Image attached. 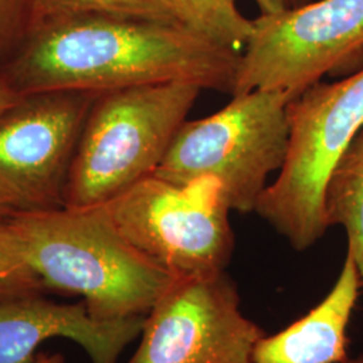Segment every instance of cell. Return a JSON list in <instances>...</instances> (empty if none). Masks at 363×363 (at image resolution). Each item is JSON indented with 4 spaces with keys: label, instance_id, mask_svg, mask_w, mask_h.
<instances>
[{
    "label": "cell",
    "instance_id": "5b68a950",
    "mask_svg": "<svg viewBox=\"0 0 363 363\" xmlns=\"http://www.w3.org/2000/svg\"><path fill=\"white\" fill-rule=\"evenodd\" d=\"M288 121L286 162L255 211L301 252L328 229L327 184L363 125V69L342 81H320L301 91L288 104Z\"/></svg>",
    "mask_w": 363,
    "mask_h": 363
},
{
    "label": "cell",
    "instance_id": "e0dca14e",
    "mask_svg": "<svg viewBox=\"0 0 363 363\" xmlns=\"http://www.w3.org/2000/svg\"><path fill=\"white\" fill-rule=\"evenodd\" d=\"M25 96L15 91L11 85L4 78L0 76V112L11 105L16 104Z\"/></svg>",
    "mask_w": 363,
    "mask_h": 363
},
{
    "label": "cell",
    "instance_id": "30bf717a",
    "mask_svg": "<svg viewBox=\"0 0 363 363\" xmlns=\"http://www.w3.org/2000/svg\"><path fill=\"white\" fill-rule=\"evenodd\" d=\"M147 316L101 322L85 303L61 304L46 296L0 301V363H40L38 347L52 337L78 343L91 363H117L143 331Z\"/></svg>",
    "mask_w": 363,
    "mask_h": 363
},
{
    "label": "cell",
    "instance_id": "7c38bea8",
    "mask_svg": "<svg viewBox=\"0 0 363 363\" xmlns=\"http://www.w3.org/2000/svg\"><path fill=\"white\" fill-rule=\"evenodd\" d=\"M327 226H342L347 253L355 261L363 289V125L343 152L325 189Z\"/></svg>",
    "mask_w": 363,
    "mask_h": 363
},
{
    "label": "cell",
    "instance_id": "4fadbf2b",
    "mask_svg": "<svg viewBox=\"0 0 363 363\" xmlns=\"http://www.w3.org/2000/svg\"><path fill=\"white\" fill-rule=\"evenodd\" d=\"M186 25L225 48L242 52L252 21L238 11L235 0H177Z\"/></svg>",
    "mask_w": 363,
    "mask_h": 363
},
{
    "label": "cell",
    "instance_id": "8fae6325",
    "mask_svg": "<svg viewBox=\"0 0 363 363\" xmlns=\"http://www.w3.org/2000/svg\"><path fill=\"white\" fill-rule=\"evenodd\" d=\"M361 289L355 261L346 252L342 271L328 295L295 323L259 339L253 363L347 362V328Z\"/></svg>",
    "mask_w": 363,
    "mask_h": 363
},
{
    "label": "cell",
    "instance_id": "7402d4cb",
    "mask_svg": "<svg viewBox=\"0 0 363 363\" xmlns=\"http://www.w3.org/2000/svg\"><path fill=\"white\" fill-rule=\"evenodd\" d=\"M346 363H363V354L359 355L358 358H354V359H349Z\"/></svg>",
    "mask_w": 363,
    "mask_h": 363
},
{
    "label": "cell",
    "instance_id": "277c9868",
    "mask_svg": "<svg viewBox=\"0 0 363 363\" xmlns=\"http://www.w3.org/2000/svg\"><path fill=\"white\" fill-rule=\"evenodd\" d=\"M232 97L211 116L186 120L154 175L179 186L216 182L230 210L252 213L286 162L292 96L257 89Z\"/></svg>",
    "mask_w": 363,
    "mask_h": 363
},
{
    "label": "cell",
    "instance_id": "7a4b0ae2",
    "mask_svg": "<svg viewBox=\"0 0 363 363\" xmlns=\"http://www.w3.org/2000/svg\"><path fill=\"white\" fill-rule=\"evenodd\" d=\"M1 222L52 294L82 296L96 320L147 316L177 279L120 233L106 205L22 208Z\"/></svg>",
    "mask_w": 363,
    "mask_h": 363
},
{
    "label": "cell",
    "instance_id": "3957f363",
    "mask_svg": "<svg viewBox=\"0 0 363 363\" xmlns=\"http://www.w3.org/2000/svg\"><path fill=\"white\" fill-rule=\"evenodd\" d=\"M202 91L171 81L100 93L69 169L64 206L105 205L152 177Z\"/></svg>",
    "mask_w": 363,
    "mask_h": 363
},
{
    "label": "cell",
    "instance_id": "6da1fadb",
    "mask_svg": "<svg viewBox=\"0 0 363 363\" xmlns=\"http://www.w3.org/2000/svg\"><path fill=\"white\" fill-rule=\"evenodd\" d=\"M240 54L186 26L64 13L38 21L0 76L23 96L100 94L171 81L232 94Z\"/></svg>",
    "mask_w": 363,
    "mask_h": 363
},
{
    "label": "cell",
    "instance_id": "d6986e66",
    "mask_svg": "<svg viewBox=\"0 0 363 363\" xmlns=\"http://www.w3.org/2000/svg\"><path fill=\"white\" fill-rule=\"evenodd\" d=\"M262 15H271L284 11L288 9V0H256Z\"/></svg>",
    "mask_w": 363,
    "mask_h": 363
},
{
    "label": "cell",
    "instance_id": "9a60e30c",
    "mask_svg": "<svg viewBox=\"0 0 363 363\" xmlns=\"http://www.w3.org/2000/svg\"><path fill=\"white\" fill-rule=\"evenodd\" d=\"M49 294L52 291L22 256L0 218V301Z\"/></svg>",
    "mask_w": 363,
    "mask_h": 363
},
{
    "label": "cell",
    "instance_id": "ba28073f",
    "mask_svg": "<svg viewBox=\"0 0 363 363\" xmlns=\"http://www.w3.org/2000/svg\"><path fill=\"white\" fill-rule=\"evenodd\" d=\"M240 303L226 271L177 277L147 315L130 363H253L267 334Z\"/></svg>",
    "mask_w": 363,
    "mask_h": 363
},
{
    "label": "cell",
    "instance_id": "52a82bcc",
    "mask_svg": "<svg viewBox=\"0 0 363 363\" xmlns=\"http://www.w3.org/2000/svg\"><path fill=\"white\" fill-rule=\"evenodd\" d=\"M363 54V0H319L259 15L240 54L234 94L286 91L295 99Z\"/></svg>",
    "mask_w": 363,
    "mask_h": 363
},
{
    "label": "cell",
    "instance_id": "ac0fdd59",
    "mask_svg": "<svg viewBox=\"0 0 363 363\" xmlns=\"http://www.w3.org/2000/svg\"><path fill=\"white\" fill-rule=\"evenodd\" d=\"M16 210H22L18 199L13 195L9 194L7 191H4L3 189H0V218H4L13 214Z\"/></svg>",
    "mask_w": 363,
    "mask_h": 363
},
{
    "label": "cell",
    "instance_id": "2e32d148",
    "mask_svg": "<svg viewBox=\"0 0 363 363\" xmlns=\"http://www.w3.org/2000/svg\"><path fill=\"white\" fill-rule=\"evenodd\" d=\"M38 22V0H0V69L23 46Z\"/></svg>",
    "mask_w": 363,
    "mask_h": 363
},
{
    "label": "cell",
    "instance_id": "9c48e42d",
    "mask_svg": "<svg viewBox=\"0 0 363 363\" xmlns=\"http://www.w3.org/2000/svg\"><path fill=\"white\" fill-rule=\"evenodd\" d=\"M96 93L27 94L0 112V189L22 208L64 206V190Z\"/></svg>",
    "mask_w": 363,
    "mask_h": 363
},
{
    "label": "cell",
    "instance_id": "8992f818",
    "mask_svg": "<svg viewBox=\"0 0 363 363\" xmlns=\"http://www.w3.org/2000/svg\"><path fill=\"white\" fill-rule=\"evenodd\" d=\"M130 244L177 277L226 271L232 211L216 182L179 186L155 175L105 203Z\"/></svg>",
    "mask_w": 363,
    "mask_h": 363
},
{
    "label": "cell",
    "instance_id": "ffe728a7",
    "mask_svg": "<svg viewBox=\"0 0 363 363\" xmlns=\"http://www.w3.org/2000/svg\"><path fill=\"white\" fill-rule=\"evenodd\" d=\"M40 363H65V358L61 354H42Z\"/></svg>",
    "mask_w": 363,
    "mask_h": 363
},
{
    "label": "cell",
    "instance_id": "44dd1931",
    "mask_svg": "<svg viewBox=\"0 0 363 363\" xmlns=\"http://www.w3.org/2000/svg\"><path fill=\"white\" fill-rule=\"evenodd\" d=\"M312 0H288V6L289 7H298V6H303V4H307Z\"/></svg>",
    "mask_w": 363,
    "mask_h": 363
},
{
    "label": "cell",
    "instance_id": "5bb4252c",
    "mask_svg": "<svg viewBox=\"0 0 363 363\" xmlns=\"http://www.w3.org/2000/svg\"><path fill=\"white\" fill-rule=\"evenodd\" d=\"M81 13H106L187 27L177 0H38V21Z\"/></svg>",
    "mask_w": 363,
    "mask_h": 363
}]
</instances>
